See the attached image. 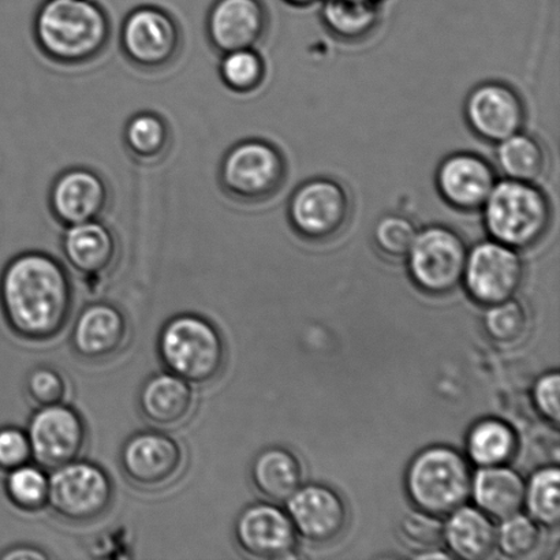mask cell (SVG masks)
Wrapping results in <instances>:
<instances>
[{"instance_id":"1","label":"cell","mask_w":560,"mask_h":560,"mask_svg":"<svg viewBox=\"0 0 560 560\" xmlns=\"http://www.w3.org/2000/svg\"><path fill=\"white\" fill-rule=\"evenodd\" d=\"M74 304L62 262L40 250L13 257L0 273V310L11 332L30 342L58 337Z\"/></svg>"},{"instance_id":"2","label":"cell","mask_w":560,"mask_h":560,"mask_svg":"<svg viewBox=\"0 0 560 560\" xmlns=\"http://www.w3.org/2000/svg\"><path fill=\"white\" fill-rule=\"evenodd\" d=\"M112 21L95 0H44L33 16L40 52L60 66H84L101 58L112 38Z\"/></svg>"},{"instance_id":"3","label":"cell","mask_w":560,"mask_h":560,"mask_svg":"<svg viewBox=\"0 0 560 560\" xmlns=\"http://www.w3.org/2000/svg\"><path fill=\"white\" fill-rule=\"evenodd\" d=\"M156 350L164 370L194 387L215 382L226 365V340L221 329L199 313L170 317L159 331Z\"/></svg>"},{"instance_id":"4","label":"cell","mask_w":560,"mask_h":560,"mask_svg":"<svg viewBox=\"0 0 560 560\" xmlns=\"http://www.w3.org/2000/svg\"><path fill=\"white\" fill-rule=\"evenodd\" d=\"M480 211L490 238L518 252L539 245L553 217L550 197L540 186L509 178L498 179Z\"/></svg>"},{"instance_id":"5","label":"cell","mask_w":560,"mask_h":560,"mask_svg":"<svg viewBox=\"0 0 560 560\" xmlns=\"http://www.w3.org/2000/svg\"><path fill=\"white\" fill-rule=\"evenodd\" d=\"M471 480L469 459L457 448L438 444L410 460L405 487L416 509L443 518L469 501Z\"/></svg>"},{"instance_id":"6","label":"cell","mask_w":560,"mask_h":560,"mask_svg":"<svg viewBox=\"0 0 560 560\" xmlns=\"http://www.w3.org/2000/svg\"><path fill=\"white\" fill-rule=\"evenodd\" d=\"M218 178L224 194L233 200L261 205L282 190L288 178V162L270 141L243 140L224 153Z\"/></svg>"},{"instance_id":"7","label":"cell","mask_w":560,"mask_h":560,"mask_svg":"<svg viewBox=\"0 0 560 560\" xmlns=\"http://www.w3.org/2000/svg\"><path fill=\"white\" fill-rule=\"evenodd\" d=\"M49 475L48 506L66 523H95L114 502V482L103 466L75 459Z\"/></svg>"},{"instance_id":"8","label":"cell","mask_w":560,"mask_h":560,"mask_svg":"<svg viewBox=\"0 0 560 560\" xmlns=\"http://www.w3.org/2000/svg\"><path fill=\"white\" fill-rule=\"evenodd\" d=\"M468 252L463 235L446 224L420 229L405 256L410 279L427 294L452 293L463 284Z\"/></svg>"},{"instance_id":"9","label":"cell","mask_w":560,"mask_h":560,"mask_svg":"<svg viewBox=\"0 0 560 560\" xmlns=\"http://www.w3.org/2000/svg\"><path fill=\"white\" fill-rule=\"evenodd\" d=\"M183 30L170 11L142 4L129 11L120 26V49L135 68L162 71L177 62L183 51Z\"/></svg>"},{"instance_id":"10","label":"cell","mask_w":560,"mask_h":560,"mask_svg":"<svg viewBox=\"0 0 560 560\" xmlns=\"http://www.w3.org/2000/svg\"><path fill=\"white\" fill-rule=\"evenodd\" d=\"M351 215V200L342 184L316 177L296 186L288 202V219L299 237L324 243L343 232Z\"/></svg>"},{"instance_id":"11","label":"cell","mask_w":560,"mask_h":560,"mask_svg":"<svg viewBox=\"0 0 560 560\" xmlns=\"http://www.w3.org/2000/svg\"><path fill=\"white\" fill-rule=\"evenodd\" d=\"M118 463L130 486L141 491H162L184 475L186 452L178 439L155 428L126 439Z\"/></svg>"},{"instance_id":"12","label":"cell","mask_w":560,"mask_h":560,"mask_svg":"<svg viewBox=\"0 0 560 560\" xmlns=\"http://www.w3.org/2000/svg\"><path fill=\"white\" fill-rule=\"evenodd\" d=\"M524 277L520 252L490 238L469 249L463 284L477 304L491 306L514 299Z\"/></svg>"},{"instance_id":"13","label":"cell","mask_w":560,"mask_h":560,"mask_svg":"<svg viewBox=\"0 0 560 560\" xmlns=\"http://www.w3.org/2000/svg\"><path fill=\"white\" fill-rule=\"evenodd\" d=\"M26 433L33 460L46 470L79 459L88 442L84 417L65 402L42 406L33 411Z\"/></svg>"},{"instance_id":"14","label":"cell","mask_w":560,"mask_h":560,"mask_svg":"<svg viewBox=\"0 0 560 560\" xmlns=\"http://www.w3.org/2000/svg\"><path fill=\"white\" fill-rule=\"evenodd\" d=\"M464 115L471 133L495 145L524 130L528 118L523 96L503 81L476 85L466 96Z\"/></svg>"},{"instance_id":"15","label":"cell","mask_w":560,"mask_h":560,"mask_svg":"<svg viewBox=\"0 0 560 560\" xmlns=\"http://www.w3.org/2000/svg\"><path fill=\"white\" fill-rule=\"evenodd\" d=\"M495 166L479 153H450L439 164L435 184L439 196L453 210L480 211L498 183Z\"/></svg>"},{"instance_id":"16","label":"cell","mask_w":560,"mask_h":560,"mask_svg":"<svg viewBox=\"0 0 560 560\" xmlns=\"http://www.w3.org/2000/svg\"><path fill=\"white\" fill-rule=\"evenodd\" d=\"M233 534L240 550L255 559L288 558L299 537L288 512L272 502L254 503L241 510Z\"/></svg>"},{"instance_id":"17","label":"cell","mask_w":560,"mask_h":560,"mask_svg":"<svg viewBox=\"0 0 560 560\" xmlns=\"http://www.w3.org/2000/svg\"><path fill=\"white\" fill-rule=\"evenodd\" d=\"M285 506L296 535L313 545H328L339 539L348 526V506L328 486L317 482L301 486Z\"/></svg>"},{"instance_id":"18","label":"cell","mask_w":560,"mask_h":560,"mask_svg":"<svg viewBox=\"0 0 560 560\" xmlns=\"http://www.w3.org/2000/svg\"><path fill=\"white\" fill-rule=\"evenodd\" d=\"M48 205L65 228L95 221L102 219L109 206L108 185L95 170L71 167L54 179Z\"/></svg>"},{"instance_id":"19","label":"cell","mask_w":560,"mask_h":560,"mask_svg":"<svg viewBox=\"0 0 560 560\" xmlns=\"http://www.w3.org/2000/svg\"><path fill=\"white\" fill-rule=\"evenodd\" d=\"M270 14L262 0H215L208 10V42L219 55L256 48L266 37Z\"/></svg>"},{"instance_id":"20","label":"cell","mask_w":560,"mask_h":560,"mask_svg":"<svg viewBox=\"0 0 560 560\" xmlns=\"http://www.w3.org/2000/svg\"><path fill=\"white\" fill-rule=\"evenodd\" d=\"M129 339V323L112 302L96 301L82 307L71 328L70 345L77 357L90 362L113 359Z\"/></svg>"},{"instance_id":"21","label":"cell","mask_w":560,"mask_h":560,"mask_svg":"<svg viewBox=\"0 0 560 560\" xmlns=\"http://www.w3.org/2000/svg\"><path fill=\"white\" fill-rule=\"evenodd\" d=\"M196 409V395L191 384L172 372L148 377L139 393V410L148 424L168 431L183 427Z\"/></svg>"},{"instance_id":"22","label":"cell","mask_w":560,"mask_h":560,"mask_svg":"<svg viewBox=\"0 0 560 560\" xmlns=\"http://www.w3.org/2000/svg\"><path fill=\"white\" fill-rule=\"evenodd\" d=\"M60 245L69 266L84 277L112 270L119 249L117 235L102 219L66 228Z\"/></svg>"},{"instance_id":"23","label":"cell","mask_w":560,"mask_h":560,"mask_svg":"<svg viewBox=\"0 0 560 560\" xmlns=\"http://www.w3.org/2000/svg\"><path fill=\"white\" fill-rule=\"evenodd\" d=\"M443 542L450 556L464 560H485L497 550V525L476 506H464L447 515Z\"/></svg>"},{"instance_id":"24","label":"cell","mask_w":560,"mask_h":560,"mask_svg":"<svg viewBox=\"0 0 560 560\" xmlns=\"http://www.w3.org/2000/svg\"><path fill=\"white\" fill-rule=\"evenodd\" d=\"M470 497L476 508L502 521L524 508L525 480L508 465L486 466L474 474Z\"/></svg>"},{"instance_id":"25","label":"cell","mask_w":560,"mask_h":560,"mask_svg":"<svg viewBox=\"0 0 560 560\" xmlns=\"http://www.w3.org/2000/svg\"><path fill=\"white\" fill-rule=\"evenodd\" d=\"M302 479L304 471L300 459L284 447L261 450L250 465L252 485L268 502H288L302 486Z\"/></svg>"},{"instance_id":"26","label":"cell","mask_w":560,"mask_h":560,"mask_svg":"<svg viewBox=\"0 0 560 560\" xmlns=\"http://www.w3.org/2000/svg\"><path fill=\"white\" fill-rule=\"evenodd\" d=\"M322 21L335 38L361 43L381 25V3L375 0H322Z\"/></svg>"},{"instance_id":"27","label":"cell","mask_w":560,"mask_h":560,"mask_svg":"<svg viewBox=\"0 0 560 560\" xmlns=\"http://www.w3.org/2000/svg\"><path fill=\"white\" fill-rule=\"evenodd\" d=\"M497 167L503 178L536 184L547 172L545 145L535 136L518 131L497 144Z\"/></svg>"},{"instance_id":"28","label":"cell","mask_w":560,"mask_h":560,"mask_svg":"<svg viewBox=\"0 0 560 560\" xmlns=\"http://www.w3.org/2000/svg\"><path fill=\"white\" fill-rule=\"evenodd\" d=\"M517 450L518 438L514 428L492 417L477 421L466 438L468 458L479 468L508 465Z\"/></svg>"},{"instance_id":"29","label":"cell","mask_w":560,"mask_h":560,"mask_svg":"<svg viewBox=\"0 0 560 560\" xmlns=\"http://www.w3.org/2000/svg\"><path fill=\"white\" fill-rule=\"evenodd\" d=\"M172 141V129L161 114L140 112L130 117L125 125L126 151L141 164L161 162L166 158Z\"/></svg>"},{"instance_id":"30","label":"cell","mask_w":560,"mask_h":560,"mask_svg":"<svg viewBox=\"0 0 560 560\" xmlns=\"http://www.w3.org/2000/svg\"><path fill=\"white\" fill-rule=\"evenodd\" d=\"M524 506L542 528L556 529L560 523V470L557 465L536 470L525 482Z\"/></svg>"},{"instance_id":"31","label":"cell","mask_w":560,"mask_h":560,"mask_svg":"<svg viewBox=\"0 0 560 560\" xmlns=\"http://www.w3.org/2000/svg\"><path fill=\"white\" fill-rule=\"evenodd\" d=\"M3 488L10 503L22 512L37 513L48 506L49 475L37 464L8 471Z\"/></svg>"},{"instance_id":"32","label":"cell","mask_w":560,"mask_h":560,"mask_svg":"<svg viewBox=\"0 0 560 560\" xmlns=\"http://www.w3.org/2000/svg\"><path fill=\"white\" fill-rule=\"evenodd\" d=\"M219 75L228 90L248 95L265 84L266 60L256 48L234 49L221 55Z\"/></svg>"},{"instance_id":"33","label":"cell","mask_w":560,"mask_h":560,"mask_svg":"<svg viewBox=\"0 0 560 560\" xmlns=\"http://www.w3.org/2000/svg\"><path fill=\"white\" fill-rule=\"evenodd\" d=\"M486 307L482 326L492 342L502 346L523 342L529 331V317L521 302L512 299Z\"/></svg>"},{"instance_id":"34","label":"cell","mask_w":560,"mask_h":560,"mask_svg":"<svg viewBox=\"0 0 560 560\" xmlns=\"http://www.w3.org/2000/svg\"><path fill=\"white\" fill-rule=\"evenodd\" d=\"M541 526L529 515L517 513L502 520L497 528V550L508 559H525L537 551Z\"/></svg>"},{"instance_id":"35","label":"cell","mask_w":560,"mask_h":560,"mask_svg":"<svg viewBox=\"0 0 560 560\" xmlns=\"http://www.w3.org/2000/svg\"><path fill=\"white\" fill-rule=\"evenodd\" d=\"M419 232L410 218L400 213H384L373 228V244L389 259H405Z\"/></svg>"},{"instance_id":"36","label":"cell","mask_w":560,"mask_h":560,"mask_svg":"<svg viewBox=\"0 0 560 560\" xmlns=\"http://www.w3.org/2000/svg\"><path fill=\"white\" fill-rule=\"evenodd\" d=\"M444 523L436 515L416 509L406 513L399 521L400 540L413 551L438 550L443 542Z\"/></svg>"},{"instance_id":"37","label":"cell","mask_w":560,"mask_h":560,"mask_svg":"<svg viewBox=\"0 0 560 560\" xmlns=\"http://www.w3.org/2000/svg\"><path fill=\"white\" fill-rule=\"evenodd\" d=\"M25 392L37 408L62 404L68 395V382L57 368L38 365L27 373Z\"/></svg>"},{"instance_id":"38","label":"cell","mask_w":560,"mask_h":560,"mask_svg":"<svg viewBox=\"0 0 560 560\" xmlns=\"http://www.w3.org/2000/svg\"><path fill=\"white\" fill-rule=\"evenodd\" d=\"M32 460V447L26 430L14 425L0 427V470L8 474Z\"/></svg>"},{"instance_id":"39","label":"cell","mask_w":560,"mask_h":560,"mask_svg":"<svg viewBox=\"0 0 560 560\" xmlns=\"http://www.w3.org/2000/svg\"><path fill=\"white\" fill-rule=\"evenodd\" d=\"M532 399L542 419L556 427L560 421V376L557 371L547 372L537 378Z\"/></svg>"},{"instance_id":"40","label":"cell","mask_w":560,"mask_h":560,"mask_svg":"<svg viewBox=\"0 0 560 560\" xmlns=\"http://www.w3.org/2000/svg\"><path fill=\"white\" fill-rule=\"evenodd\" d=\"M49 558L51 557L47 551L32 545L13 546L0 553V559L3 560H48Z\"/></svg>"},{"instance_id":"41","label":"cell","mask_w":560,"mask_h":560,"mask_svg":"<svg viewBox=\"0 0 560 560\" xmlns=\"http://www.w3.org/2000/svg\"><path fill=\"white\" fill-rule=\"evenodd\" d=\"M284 3L291 5V8L295 9H306L311 8V5L322 2V0H283Z\"/></svg>"},{"instance_id":"42","label":"cell","mask_w":560,"mask_h":560,"mask_svg":"<svg viewBox=\"0 0 560 560\" xmlns=\"http://www.w3.org/2000/svg\"><path fill=\"white\" fill-rule=\"evenodd\" d=\"M375 2L382 3V0H375Z\"/></svg>"}]
</instances>
